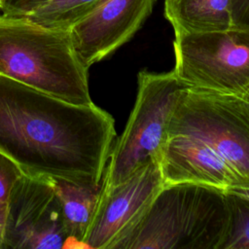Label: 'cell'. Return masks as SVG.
I'll return each mask as SVG.
<instances>
[{
  "mask_svg": "<svg viewBox=\"0 0 249 249\" xmlns=\"http://www.w3.org/2000/svg\"><path fill=\"white\" fill-rule=\"evenodd\" d=\"M116 136L110 114L0 75V153L28 176L102 181Z\"/></svg>",
  "mask_w": 249,
  "mask_h": 249,
  "instance_id": "1",
  "label": "cell"
},
{
  "mask_svg": "<svg viewBox=\"0 0 249 249\" xmlns=\"http://www.w3.org/2000/svg\"><path fill=\"white\" fill-rule=\"evenodd\" d=\"M228 226L225 191L193 183L167 184L111 249H221Z\"/></svg>",
  "mask_w": 249,
  "mask_h": 249,
  "instance_id": "2",
  "label": "cell"
},
{
  "mask_svg": "<svg viewBox=\"0 0 249 249\" xmlns=\"http://www.w3.org/2000/svg\"><path fill=\"white\" fill-rule=\"evenodd\" d=\"M0 75L73 104L93 103L89 68L76 53L69 30L0 15Z\"/></svg>",
  "mask_w": 249,
  "mask_h": 249,
  "instance_id": "3",
  "label": "cell"
},
{
  "mask_svg": "<svg viewBox=\"0 0 249 249\" xmlns=\"http://www.w3.org/2000/svg\"><path fill=\"white\" fill-rule=\"evenodd\" d=\"M188 89L173 70L140 71L138 90L125 128L112 146L103 189L114 187L150 162H159L172 115Z\"/></svg>",
  "mask_w": 249,
  "mask_h": 249,
  "instance_id": "4",
  "label": "cell"
},
{
  "mask_svg": "<svg viewBox=\"0 0 249 249\" xmlns=\"http://www.w3.org/2000/svg\"><path fill=\"white\" fill-rule=\"evenodd\" d=\"M178 80L193 90L244 98L249 92V27L175 33Z\"/></svg>",
  "mask_w": 249,
  "mask_h": 249,
  "instance_id": "5",
  "label": "cell"
},
{
  "mask_svg": "<svg viewBox=\"0 0 249 249\" xmlns=\"http://www.w3.org/2000/svg\"><path fill=\"white\" fill-rule=\"evenodd\" d=\"M201 139L249 184V103L244 98L187 89L168 126V134Z\"/></svg>",
  "mask_w": 249,
  "mask_h": 249,
  "instance_id": "6",
  "label": "cell"
},
{
  "mask_svg": "<svg viewBox=\"0 0 249 249\" xmlns=\"http://www.w3.org/2000/svg\"><path fill=\"white\" fill-rule=\"evenodd\" d=\"M70 248L51 177L23 174L7 204L3 249Z\"/></svg>",
  "mask_w": 249,
  "mask_h": 249,
  "instance_id": "7",
  "label": "cell"
},
{
  "mask_svg": "<svg viewBox=\"0 0 249 249\" xmlns=\"http://www.w3.org/2000/svg\"><path fill=\"white\" fill-rule=\"evenodd\" d=\"M163 186L159 162H150L120 184L102 188L83 248L111 249L140 219Z\"/></svg>",
  "mask_w": 249,
  "mask_h": 249,
  "instance_id": "8",
  "label": "cell"
},
{
  "mask_svg": "<svg viewBox=\"0 0 249 249\" xmlns=\"http://www.w3.org/2000/svg\"><path fill=\"white\" fill-rule=\"evenodd\" d=\"M155 2L102 0L69 29L81 61L89 68L126 43L150 16Z\"/></svg>",
  "mask_w": 249,
  "mask_h": 249,
  "instance_id": "9",
  "label": "cell"
},
{
  "mask_svg": "<svg viewBox=\"0 0 249 249\" xmlns=\"http://www.w3.org/2000/svg\"><path fill=\"white\" fill-rule=\"evenodd\" d=\"M164 185L193 183L227 191L249 188L248 182L199 138L168 134L159 161Z\"/></svg>",
  "mask_w": 249,
  "mask_h": 249,
  "instance_id": "10",
  "label": "cell"
},
{
  "mask_svg": "<svg viewBox=\"0 0 249 249\" xmlns=\"http://www.w3.org/2000/svg\"><path fill=\"white\" fill-rule=\"evenodd\" d=\"M164 17L174 34L226 30L232 27L231 0H164Z\"/></svg>",
  "mask_w": 249,
  "mask_h": 249,
  "instance_id": "11",
  "label": "cell"
},
{
  "mask_svg": "<svg viewBox=\"0 0 249 249\" xmlns=\"http://www.w3.org/2000/svg\"><path fill=\"white\" fill-rule=\"evenodd\" d=\"M52 179L59 200L70 248H83V240L102 192L103 178L99 184L89 186L63 179Z\"/></svg>",
  "mask_w": 249,
  "mask_h": 249,
  "instance_id": "12",
  "label": "cell"
},
{
  "mask_svg": "<svg viewBox=\"0 0 249 249\" xmlns=\"http://www.w3.org/2000/svg\"><path fill=\"white\" fill-rule=\"evenodd\" d=\"M102 0H53L49 4L23 17L50 28L69 30L88 16Z\"/></svg>",
  "mask_w": 249,
  "mask_h": 249,
  "instance_id": "13",
  "label": "cell"
},
{
  "mask_svg": "<svg viewBox=\"0 0 249 249\" xmlns=\"http://www.w3.org/2000/svg\"><path fill=\"white\" fill-rule=\"evenodd\" d=\"M226 192L229 226L221 249H249V199Z\"/></svg>",
  "mask_w": 249,
  "mask_h": 249,
  "instance_id": "14",
  "label": "cell"
},
{
  "mask_svg": "<svg viewBox=\"0 0 249 249\" xmlns=\"http://www.w3.org/2000/svg\"><path fill=\"white\" fill-rule=\"evenodd\" d=\"M22 175L21 169L12 160L0 153V211L6 212L11 191Z\"/></svg>",
  "mask_w": 249,
  "mask_h": 249,
  "instance_id": "15",
  "label": "cell"
},
{
  "mask_svg": "<svg viewBox=\"0 0 249 249\" xmlns=\"http://www.w3.org/2000/svg\"><path fill=\"white\" fill-rule=\"evenodd\" d=\"M53 0H8L3 9L2 14L10 17H26Z\"/></svg>",
  "mask_w": 249,
  "mask_h": 249,
  "instance_id": "16",
  "label": "cell"
},
{
  "mask_svg": "<svg viewBox=\"0 0 249 249\" xmlns=\"http://www.w3.org/2000/svg\"><path fill=\"white\" fill-rule=\"evenodd\" d=\"M231 22L234 27H249V0H231Z\"/></svg>",
  "mask_w": 249,
  "mask_h": 249,
  "instance_id": "17",
  "label": "cell"
},
{
  "mask_svg": "<svg viewBox=\"0 0 249 249\" xmlns=\"http://www.w3.org/2000/svg\"><path fill=\"white\" fill-rule=\"evenodd\" d=\"M5 219H6V212L0 211V249H3V244H4Z\"/></svg>",
  "mask_w": 249,
  "mask_h": 249,
  "instance_id": "18",
  "label": "cell"
},
{
  "mask_svg": "<svg viewBox=\"0 0 249 249\" xmlns=\"http://www.w3.org/2000/svg\"><path fill=\"white\" fill-rule=\"evenodd\" d=\"M227 192L233 193L235 195H238L242 197H245V198L249 199V188H233V189L227 190Z\"/></svg>",
  "mask_w": 249,
  "mask_h": 249,
  "instance_id": "19",
  "label": "cell"
},
{
  "mask_svg": "<svg viewBox=\"0 0 249 249\" xmlns=\"http://www.w3.org/2000/svg\"><path fill=\"white\" fill-rule=\"evenodd\" d=\"M8 2V0H0V11L3 9L5 4Z\"/></svg>",
  "mask_w": 249,
  "mask_h": 249,
  "instance_id": "20",
  "label": "cell"
},
{
  "mask_svg": "<svg viewBox=\"0 0 249 249\" xmlns=\"http://www.w3.org/2000/svg\"><path fill=\"white\" fill-rule=\"evenodd\" d=\"M244 99H245L246 101H248V103H249V92L244 96Z\"/></svg>",
  "mask_w": 249,
  "mask_h": 249,
  "instance_id": "21",
  "label": "cell"
}]
</instances>
